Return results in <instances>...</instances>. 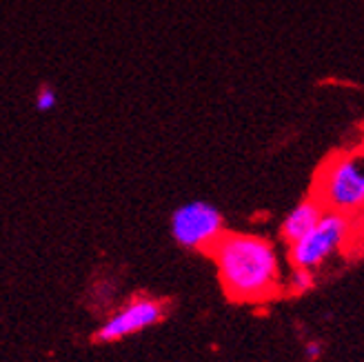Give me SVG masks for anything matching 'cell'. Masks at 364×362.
<instances>
[{
    "label": "cell",
    "mask_w": 364,
    "mask_h": 362,
    "mask_svg": "<svg viewBox=\"0 0 364 362\" xmlns=\"http://www.w3.org/2000/svg\"><path fill=\"white\" fill-rule=\"evenodd\" d=\"M223 287L242 302H262L284 284L282 258L271 240L258 233H223L211 249Z\"/></svg>",
    "instance_id": "6da1fadb"
},
{
    "label": "cell",
    "mask_w": 364,
    "mask_h": 362,
    "mask_svg": "<svg viewBox=\"0 0 364 362\" xmlns=\"http://www.w3.org/2000/svg\"><path fill=\"white\" fill-rule=\"evenodd\" d=\"M311 196L324 211L360 220L364 213V151L349 149L326 158L314 178Z\"/></svg>",
    "instance_id": "7a4b0ae2"
},
{
    "label": "cell",
    "mask_w": 364,
    "mask_h": 362,
    "mask_svg": "<svg viewBox=\"0 0 364 362\" xmlns=\"http://www.w3.org/2000/svg\"><path fill=\"white\" fill-rule=\"evenodd\" d=\"M351 238H358V220L336 211H324L320 223L306 236L289 245V262L291 267L316 271L329 262L342 247H347Z\"/></svg>",
    "instance_id": "3957f363"
},
{
    "label": "cell",
    "mask_w": 364,
    "mask_h": 362,
    "mask_svg": "<svg viewBox=\"0 0 364 362\" xmlns=\"http://www.w3.org/2000/svg\"><path fill=\"white\" fill-rule=\"evenodd\" d=\"M223 233V213L211 203L191 201L171 213V236L185 249H211Z\"/></svg>",
    "instance_id": "277c9868"
},
{
    "label": "cell",
    "mask_w": 364,
    "mask_h": 362,
    "mask_svg": "<svg viewBox=\"0 0 364 362\" xmlns=\"http://www.w3.org/2000/svg\"><path fill=\"white\" fill-rule=\"evenodd\" d=\"M165 309L154 298H134L120 312H116L102 327L96 331L98 342H116L127 336H134L142 329H149L162 318Z\"/></svg>",
    "instance_id": "5b68a950"
},
{
    "label": "cell",
    "mask_w": 364,
    "mask_h": 362,
    "mask_svg": "<svg viewBox=\"0 0 364 362\" xmlns=\"http://www.w3.org/2000/svg\"><path fill=\"white\" fill-rule=\"evenodd\" d=\"M322 215H324V207L316 201V198L314 196L304 198L302 203H298L284 215V220L280 225V238L287 243V247L298 243L302 236H306V233L320 223Z\"/></svg>",
    "instance_id": "8992f818"
},
{
    "label": "cell",
    "mask_w": 364,
    "mask_h": 362,
    "mask_svg": "<svg viewBox=\"0 0 364 362\" xmlns=\"http://www.w3.org/2000/svg\"><path fill=\"white\" fill-rule=\"evenodd\" d=\"M314 284H316L314 271L298 269V267H291L289 276L284 280V287L289 289L291 294H306L309 289H314Z\"/></svg>",
    "instance_id": "52a82bcc"
},
{
    "label": "cell",
    "mask_w": 364,
    "mask_h": 362,
    "mask_svg": "<svg viewBox=\"0 0 364 362\" xmlns=\"http://www.w3.org/2000/svg\"><path fill=\"white\" fill-rule=\"evenodd\" d=\"M56 105H58V96H56V92H53V89L41 87L38 92H36V110H38V112L47 114V112H51Z\"/></svg>",
    "instance_id": "ba28073f"
},
{
    "label": "cell",
    "mask_w": 364,
    "mask_h": 362,
    "mask_svg": "<svg viewBox=\"0 0 364 362\" xmlns=\"http://www.w3.org/2000/svg\"><path fill=\"white\" fill-rule=\"evenodd\" d=\"M322 353H324V347H322V342H318V340H311V342H306V347H304V356H306V360H320L322 358Z\"/></svg>",
    "instance_id": "9c48e42d"
},
{
    "label": "cell",
    "mask_w": 364,
    "mask_h": 362,
    "mask_svg": "<svg viewBox=\"0 0 364 362\" xmlns=\"http://www.w3.org/2000/svg\"><path fill=\"white\" fill-rule=\"evenodd\" d=\"M358 238L364 240V213H362V218L358 220Z\"/></svg>",
    "instance_id": "30bf717a"
},
{
    "label": "cell",
    "mask_w": 364,
    "mask_h": 362,
    "mask_svg": "<svg viewBox=\"0 0 364 362\" xmlns=\"http://www.w3.org/2000/svg\"><path fill=\"white\" fill-rule=\"evenodd\" d=\"M360 149L364 151V136H362V144H360Z\"/></svg>",
    "instance_id": "8fae6325"
}]
</instances>
